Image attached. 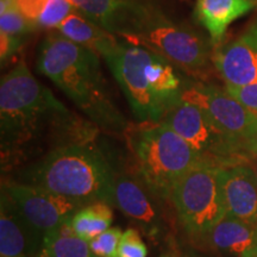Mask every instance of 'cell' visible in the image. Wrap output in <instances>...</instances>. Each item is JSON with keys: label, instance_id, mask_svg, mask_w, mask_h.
Here are the masks:
<instances>
[{"label": "cell", "instance_id": "obj_1", "mask_svg": "<svg viewBox=\"0 0 257 257\" xmlns=\"http://www.w3.org/2000/svg\"><path fill=\"white\" fill-rule=\"evenodd\" d=\"M99 127L79 117L32 75L24 59L0 82L2 169L56 148L95 137Z\"/></svg>", "mask_w": 257, "mask_h": 257}, {"label": "cell", "instance_id": "obj_2", "mask_svg": "<svg viewBox=\"0 0 257 257\" xmlns=\"http://www.w3.org/2000/svg\"><path fill=\"white\" fill-rule=\"evenodd\" d=\"M105 30L152 50L191 79L207 82L214 69L210 38L175 23L150 0H119Z\"/></svg>", "mask_w": 257, "mask_h": 257}, {"label": "cell", "instance_id": "obj_3", "mask_svg": "<svg viewBox=\"0 0 257 257\" xmlns=\"http://www.w3.org/2000/svg\"><path fill=\"white\" fill-rule=\"evenodd\" d=\"M37 68L99 128L126 133L130 124L112 100L95 53L53 32L41 43Z\"/></svg>", "mask_w": 257, "mask_h": 257}, {"label": "cell", "instance_id": "obj_4", "mask_svg": "<svg viewBox=\"0 0 257 257\" xmlns=\"http://www.w3.org/2000/svg\"><path fill=\"white\" fill-rule=\"evenodd\" d=\"M115 175L96 136L56 148L23 172V181L78 201L114 206Z\"/></svg>", "mask_w": 257, "mask_h": 257}, {"label": "cell", "instance_id": "obj_5", "mask_svg": "<svg viewBox=\"0 0 257 257\" xmlns=\"http://www.w3.org/2000/svg\"><path fill=\"white\" fill-rule=\"evenodd\" d=\"M140 121H159L181 100L187 75L147 48L120 40L104 59Z\"/></svg>", "mask_w": 257, "mask_h": 257}, {"label": "cell", "instance_id": "obj_6", "mask_svg": "<svg viewBox=\"0 0 257 257\" xmlns=\"http://www.w3.org/2000/svg\"><path fill=\"white\" fill-rule=\"evenodd\" d=\"M124 135L144 184L162 199H169L172 188L189 170L212 166L184 138L161 123L140 121L128 125Z\"/></svg>", "mask_w": 257, "mask_h": 257}, {"label": "cell", "instance_id": "obj_7", "mask_svg": "<svg viewBox=\"0 0 257 257\" xmlns=\"http://www.w3.org/2000/svg\"><path fill=\"white\" fill-rule=\"evenodd\" d=\"M220 168L223 167H195L170 191L168 200L174 205L185 230L193 236H206L226 216L219 184Z\"/></svg>", "mask_w": 257, "mask_h": 257}, {"label": "cell", "instance_id": "obj_8", "mask_svg": "<svg viewBox=\"0 0 257 257\" xmlns=\"http://www.w3.org/2000/svg\"><path fill=\"white\" fill-rule=\"evenodd\" d=\"M159 123L184 138L212 166L229 167L249 160L237 141L223 133L201 108L182 99L166 112Z\"/></svg>", "mask_w": 257, "mask_h": 257}, {"label": "cell", "instance_id": "obj_9", "mask_svg": "<svg viewBox=\"0 0 257 257\" xmlns=\"http://www.w3.org/2000/svg\"><path fill=\"white\" fill-rule=\"evenodd\" d=\"M2 191L11 198L29 223L43 236L61 229L85 205L38 186L5 181Z\"/></svg>", "mask_w": 257, "mask_h": 257}, {"label": "cell", "instance_id": "obj_10", "mask_svg": "<svg viewBox=\"0 0 257 257\" xmlns=\"http://www.w3.org/2000/svg\"><path fill=\"white\" fill-rule=\"evenodd\" d=\"M181 99L201 108L223 133L237 141L242 148L257 120V115L246 110L226 88L206 81L189 79Z\"/></svg>", "mask_w": 257, "mask_h": 257}, {"label": "cell", "instance_id": "obj_11", "mask_svg": "<svg viewBox=\"0 0 257 257\" xmlns=\"http://www.w3.org/2000/svg\"><path fill=\"white\" fill-rule=\"evenodd\" d=\"M213 66L225 86L257 82V19L238 38L214 49Z\"/></svg>", "mask_w": 257, "mask_h": 257}, {"label": "cell", "instance_id": "obj_12", "mask_svg": "<svg viewBox=\"0 0 257 257\" xmlns=\"http://www.w3.org/2000/svg\"><path fill=\"white\" fill-rule=\"evenodd\" d=\"M219 184L227 216L256 224L257 179L248 161L220 168Z\"/></svg>", "mask_w": 257, "mask_h": 257}, {"label": "cell", "instance_id": "obj_13", "mask_svg": "<svg viewBox=\"0 0 257 257\" xmlns=\"http://www.w3.org/2000/svg\"><path fill=\"white\" fill-rule=\"evenodd\" d=\"M44 236L4 191L0 194V257H36Z\"/></svg>", "mask_w": 257, "mask_h": 257}, {"label": "cell", "instance_id": "obj_14", "mask_svg": "<svg viewBox=\"0 0 257 257\" xmlns=\"http://www.w3.org/2000/svg\"><path fill=\"white\" fill-rule=\"evenodd\" d=\"M114 200L115 206L136 223L147 236L153 238L160 236L162 219L154 201L140 182L131 176L118 175L115 178Z\"/></svg>", "mask_w": 257, "mask_h": 257}, {"label": "cell", "instance_id": "obj_15", "mask_svg": "<svg viewBox=\"0 0 257 257\" xmlns=\"http://www.w3.org/2000/svg\"><path fill=\"white\" fill-rule=\"evenodd\" d=\"M256 8L257 0H197L194 15L216 49L221 46L230 24Z\"/></svg>", "mask_w": 257, "mask_h": 257}, {"label": "cell", "instance_id": "obj_16", "mask_svg": "<svg viewBox=\"0 0 257 257\" xmlns=\"http://www.w3.org/2000/svg\"><path fill=\"white\" fill-rule=\"evenodd\" d=\"M55 31L67 40L87 48L102 59L112 53L120 42V38L105 30L79 11L70 14Z\"/></svg>", "mask_w": 257, "mask_h": 257}, {"label": "cell", "instance_id": "obj_17", "mask_svg": "<svg viewBox=\"0 0 257 257\" xmlns=\"http://www.w3.org/2000/svg\"><path fill=\"white\" fill-rule=\"evenodd\" d=\"M213 248L242 257L257 245L256 224L225 216L206 234Z\"/></svg>", "mask_w": 257, "mask_h": 257}, {"label": "cell", "instance_id": "obj_18", "mask_svg": "<svg viewBox=\"0 0 257 257\" xmlns=\"http://www.w3.org/2000/svg\"><path fill=\"white\" fill-rule=\"evenodd\" d=\"M113 223V211L106 202H93L80 208L69 220L68 226L80 238L92 240L110 229Z\"/></svg>", "mask_w": 257, "mask_h": 257}, {"label": "cell", "instance_id": "obj_19", "mask_svg": "<svg viewBox=\"0 0 257 257\" xmlns=\"http://www.w3.org/2000/svg\"><path fill=\"white\" fill-rule=\"evenodd\" d=\"M36 257H99L92 251L87 240L80 238L68 224L44 236Z\"/></svg>", "mask_w": 257, "mask_h": 257}, {"label": "cell", "instance_id": "obj_20", "mask_svg": "<svg viewBox=\"0 0 257 257\" xmlns=\"http://www.w3.org/2000/svg\"><path fill=\"white\" fill-rule=\"evenodd\" d=\"M0 28V32L14 36H24L35 29L34 25L19 11L15 0H2Z\"/></svg>", "mask_w": 257, "mask_h": 257}, {"label": "cell", "instance_id": "obj_21", "mask_svg": "<svg viewBox=\"0 0 257 257\" xmlns=\"http://www.w3.org/2000/svg\"><path fill=\"white\" fill-rule=\"evenodd\" d=\"M74 11H76V9L74 8L69 0H48L40 18H38L36 28L55 30Z\"/></svg>", "mask_w": 257, "mask_h": 257}, {"label": "cell", "instance_id": "obj_22", "mask_svg": "<svg viewBox=\"0 0 257 257\" xmlns=\"http://www.w3.org/2000/svg\"><path fill=\"white\" fill-rule=\"evenodd\" d=\"M121 236L120 227H110L89 240V246L92 251L99 257H117L118 246H119Z\"/></svg>", "mask_w": 257, "mask_h": 257}, {"label": "cell", "instance_id": "obj_23", "mask_svg": "<svg viewBox=\"0 0 257 257\" xmlns=\"http://www.w3.org/2000/svg\"><path fill=\"white\" fill-rule=\"evenodd\" d=\"M147 255L148 248L137 230L127 229L123 232L117 257H147Z\"/></svg>", "mask_w": 257, "mask_h": 257}, {"label": "cell", "instance_id": "obj_24", "mask_svg": "<svg viewBox=\"0 0 257 257\" xmlns=\"http://www.w3.org/2000/svg\"><path fill=\"white\" fill-rule=\"evenodd\" d=\"M225 88L246 110L257 115V82L242 86H225Z\"/></svg>", "mask_w": 257, "mask_h": 257}, {"label": "cell", "instance_id": "obj_25", "mask_svg": "<svg viewBox=\"0 0 257 257\" xmlns=\"http://www.w3.org/2000/svg\"><path fill=\"white\" fill-rule=\"evenodd\" d=\"M47 2L48 0H15L19 11L35 28Z\"/></svg>", "mask_w": 257, "mask_h": 257}, {"label": "cell", "instance_id": "obj_26", "mask_svg": "<svg viewBox=\"0 0 257 257\" xmlns=\"http://www.w3.org/2000/svg\"><path fill=\"white\" fill-rule=\"evenodd\" d=\"M0 36H2L0 38L2 40V48H0L2 49V64H4L21 49L24 36H14V35L5 34V32H0Z\"/></svg>", "mask_w": 257, "mask_h": 257}, {"label": "cell", "instance_id": "obj_27", "mask_svg": "<svg viewBox=\"0 0 257 257\" xmlns=\"http://www.w3.org/2000/svg\"><path fill=\"white\" fill-rule=\"evenodd\" d=\"M243 150L249 159H257V120L244 140Z\"/></svg>", "mask_w": 257, "mask_h": 257}, {"label": "cell", "instance_id": "obj_28", "mask_svg": "<svg viewBox=\"0 0 257 257\" xmlns=\"http://www.w3.org/2000/svg\"><path fill=\"white\" fill-rule=\"evenodd\" d=\"M248 163H249V166L252 168L253 173H255V175H256V179H257V159L256 157H253V159H249Z\"/></svg>", "mask_w": 257, "mask_h": 257}, {"label": "cell", "instance_id": "obj_29", "mask_svg": "<svg viewBox=\"0 0 257 257\" xmlns=\"http://www.w3.org/2000/svg\"><path fill=\"white\" fill-rule=\"evenodd\" d=\"M242 257H257V245L255 248H252L250 251H248L246 253H244Z\"/></svg>", "mask_w": 257, "mask_h": 257}, {"label": "cell", "instance_id": "obj_30", "mask_svg": "<svg viewBox=\"0 0 257 257\" xmlns=\"http://www.w3.org/2000/svg\"><path fill=\"white\" fill-rule=\"evenodd\" d=\"M162 257H178V256H175L174 253H166V255H163Z\"/></svg>", "mask_w": 257, "mask_h": 257}, {"label": "cell", "instance_id": "obj_31", "mask_svg": "<svg viewBox=\"0 0 257 257\" xmlns=\"http://www.w3.org/2000/svg\"><path fill=\"white\" fill-rule=\"evenodd\" d=\"M256 230H257V223H256Z\"/></svg>", "mask_w": 257, "mask_h": 257}]
</instances>
